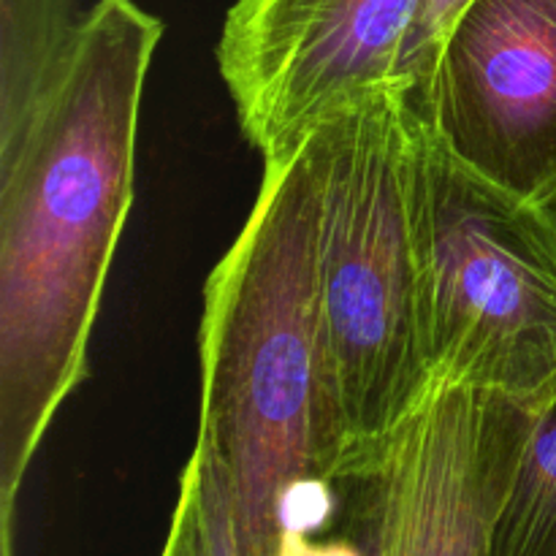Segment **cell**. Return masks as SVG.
<instances>
[{"label": "cell", "mask_w": 556, "mask_h": 556, "mask_svg": "<svg viewBox=\"0 0 556 556\" xmlns=\"http://www.w3.org/2000/svg\"><path fill=\"white\" fill-rule=\"evenodd\" d=\"M416 0H237L217 65L244 139L288 157L342 109L394 87Z\"/></svg>", "instance_id": "5b68a950"}, {"label": "cell", "mask_w": 556, "mask_h": 556, "mask_svg": "<svg viewBox=\"0 0 556 556\" xmlns=\"http://www.w3.org/2000/svg\"><path fill=\"white\" fill-rule=\"evenodd\" d=\"M81 16L76 0H0V152L25 134Z\"/></svg>", "instance_id": "ba28073f"}, {"label": "cell", "mask_w": 556, "mask_h": 556, "mask_svg": "<svg viewBox=\"0 0 556 556\" xmlns=\"http://www.w3.org/2000/svg\"><path fill=\"white\" fill-rule=\"evenodd\" d=\"M538 204L543 206V212H546L548 220H552V223H554V228H556V190H552V193H548L546 199L538 201Z\"/></svg>", "instance_id": "4fadbf2b"}, {"label": "cell", "mask_w": 556, "mask_h": 556, "mask_svg": "<svg viewBox=\"0 0 556 556\" xmlns=\"http://www.w3.org/2000/svg\"><path fill=\"white\" fill-rule=\"evenodd\" d=\"M255 204L204 288L201 424L253 556H296L351 481L318 288L313 141L264 163Z\"/></svg>", "instance_id": "7a4b0ae2"}, {"label": "cell", "mask_w": 556, "mask_h": 556, "mask_svg": "<svg viewBox=\"0 0 556 556\" xmlns=\"http://www.w3.org/2000/svg\"><path fill=\"white\" fill-rule=\"evenodd\" d=\"M318 288L351 481L434 391L427 342V150L413 98L383 87L320 125ZM348 481V483H351Z\"/></svg>", "instance_id": "3957f363"}, {"label": "cell", "mask_w": 556, "mask_h": 556, "mask_svg": "<svg viewBox=\"0 0 556 556\" xmlns=\"http://www.w3.org/2000/svg\"><path fill=\"white\" fill-rule=\"evenodd\" d=\"M429 130V128H427ZM427 342L434 389L541 407L556 391V228L429 134Z\"/></svg>", "instance_id": "277c9868"}, {"label": "cell", "mask_w": 556, "mask_h": 556, "mask_svg": "<svg viewBox=\"0 0 556 556\" xmlns=\"http://www.w3.org/2000/svg\"><path fill=\"white\" fill-rule=\"evenodd\" d=\"M161 556H253L239 525L231 483L201 440L179 478L177 505Z\"/></svg>", "instance_id": "30bf717a"}, {"label": "cell", "mask_w": 556, "mask_h": 556, "mask_svg": "<svg viewBox=\"0 0 556 556\" xmlns=\"http://www.w3.org/2000/svg\"><path fill=\"white\" fill-rule=\"evenodd\" d=\"M456 161L525 201L556 190V0H472L416 98Z\"/></svg>", "instance_id": "8992f818"}, {"label": "cell", "mask_w": 556, "mask_h": 556, "mask_svg": "<svg viewBox=\"0 0 556 556\" xmlns=\"http://www.w3.org/2000/svg\"><path fill=\"white\" fill-rule=\"evenodd\" d=\"M470 5L472 0H416V11L396 54L394 79H391L396 90L407 92L413 101L421 96L445 41Z\"/></svg>", "instance_id": "8fae6325"}, {"label": "cell", "mask_w": 556, "mask_h": 556, "mask_svg": "<svg viewBox=\"0 0 556 556\" xmlns=\"http://www.w3.org/2000/svg\"><path fill=\"white\" fill-rule=\"evenodd\" d=\"M163 22L96 0L14 150L0 157V494L11 505L87 345L136 177Z\"/></svg>", "instance_id": "6da1fadb"}, {"label": "cell", "mask_w": 556, "mask_h": 556, "mask_svg": "<svg viewBox=\"0 0 556 556\" xmlns=\"http://www.w3.org/2000/svg\"><path fill=\"white\" fill-rule=\"evenodd\" d=\"M489 556H556V391L535 410L494 519Z\"/></svg>", "instance_id": "9c48e42d"}, {"label": "cell", "mask_w": 556, "mask_h": 556, "mask_svg": "<svg viewBox=\"0 0 556 556\" xmlns=\"http://www.w3.org/2000/svg\"><path fill=\"white\" fill-rule=\"evenodd\" d=\"M535 410L497 391L434 389L364 476L378 500V556H489Z\"/></svg>", "instance_id": "52a82bcc"}, {"label": "cell", "mask_w": 556, "mask_h": 556, "mask_svg": "<svg viewBox=\"0 0 556 556\" xmlns=\"http://www.w3.org/2000/svg\"><path fill=\"white\" fill-rule=\"evenodd\" d=\"M353 497L351 519H348V538L326 546V552L309 546L302 556H378V500L369 478L351 481Z\"/></svg>", "instance_id": "7c38bea8"}]
</instances>
